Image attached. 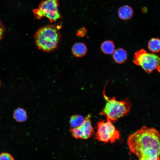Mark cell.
<instances>
[{
  "mask_svg": "<svg viewBox=\"0 0 160 160\" xmlns=\"http://www.w3.org/2000/svg\"><path fill=\"white\" fill-rule=\"evenodd\" d=\"M13 117L17 122H23L27 119V113L26 111L23 108H18L14 111Z\"/></svg>",
  "mask_w": 160,
  "mask_h": 160,
  "instance_id": "11",
  "label": "cell"
},
{
  "mask_svg": "<svg viewBox=\"0 0 160 160\" xmlns=\"http://www.w3.org/2000/svg\"><path fill=\"white\" fill-rule=\"evenodd\" d=\"M59 0H45L42 1L37 8L32 10L35 17L38 20L47 18L50 23L55 22L61 17L58 10Z\"/></svg>",
  "mask_w": 160,
  "mask_h": 160,
  "instance_id": "5",
  "label": "cell"
},
{
  "mask_svg": "<svg viewBox=\"0 0 160 160\" xmlns=\"http://www.w3.org/2000/svg\"><path fill=\"white\" fill-rule=\"evenodd\" d=\"M87 31L84 27H82L79 29L77 33V35L79 36L83 37L86 34Z\"/></svg>",
  "mask_w": 160,
  "mask_h": 160,
  "instance_id": "16",
  "label": "cell"
},
{
  "mask_svg": "<svg viewBox=\"0 0 160 160\" xmlns=\"http://www.w3.org/2000/svg\"><path fill=\"white\" fill-rule=\"evenodd\" d=\"M147 11L146 9V8H145V7L143 8L142 9V11L143 12H145V11Z\"/></svg>",
  "mask_w": 160,
  "mask_h": 160,
  "instance_id": "18",
  "label": "cell"
},
{
  "mask_svg": "<svg viewBox=\"0 0 160 160\" xmlns=\"http://www.w3.org/2000/svg\"><path fill=\"white\" fill-rule=\"evenodd\" d=\"M105 91L104 89L103 95L106 103L100 114L105 116L112 123L127 115L132 106L130 101L128 99L117 100L114 97L110 98L105 95Z\"/></svg>",
  "mask_w": 160,
  "mask_h": 160,
  "instance_id": "3",
  "label": "cell"
},
{
  "mask_svg": "<svg viewBox=\"0 0 160 160\" xmlns=\"http://www.w3.org/2000/svg\"><path fill=\"white\" fill-rule=\"evenodd\" d=\"M72 54L77 57H81L84 56L87 52V48L83 43L78 42L74 44L71 48Z\"/></svg>",
  "mask_w": 160,
  "mask_h": 160,
  "instance_id": "9",
  "label": "cell"
},
{
  "mask_svg": "<svg viewBox=\"0 0 160 160\" xmlns=\"http://www.w3.org/2000/svg\"><path fill=\"white\" fill-rule=\"evenodd\" d=\"M107 120L106 122L103 120L97 123L95 138L104 143H113L119 139L120 132L109 119Z\"/></svg>",
  "mask_w": 160,
  "mask_h": 160,
  "instance_id": "6",
  "label": "cell"
},
{
  "mask_svg": "<svg viewBox=\"0 0 160 160\" xmlns=\"http://www.w3.org/2000/svg\"><path fill=\"white\" fill-rule=\"evenodd\" d=\"M5 31L4 26L0 19V41L2 39Z\"/></svg>",
  "mask_w": 160,
  "mask_h": 160,
  "instance_id": "17",
  "label": "cell"
},
{
  "mask_svg": "<svg viewBox=\"0 0 160 160\" xmlns=\"http://www.w3.org/2000/svg\"><path fill=\"white\" fill-rule=\"evenodd\" d=\"M90 118V115H88L85 118L81 125L78 127L71 129V133L74 137L76 139H86L89 138L93 134L94 131Z\"/></svg>",
  "mask_w": 160,
  "mask_h": 160,
  "instance_id": "7",
  "label": "cell"
},
{
  "mask_svg": "<svg viewBox=\"0 0 160 160\" xmlns=\"http://www.w3.org/2000/svg\"><path fill=\"white\" fill-rule=\"evenodd\" d=\"M61 27L48 25L40 28L34 35L36 46L40 50L50 52L55 50L60 44L61 36L59 31Z\"/></svg>",
  "mask_w": 160,
  "mask_h": 160,
  "instance_id": "2",
  "label": "cell"
},
{
  "mask_svg": "<svg viewBox=\"0 0 160 160\" xmlns=\"http://www.w3.org/2000/svg\"><path fill=\"white\" fill-rule=\"evenodd\" d=\"M1 86V82L0 80V88Z\"/></svg>",
  "mask_w": 160,
  "mask_h": 160,
  "instance_id": "19",
  "label": "cell"
},
{
  "mask_svg": "<svg viewBox=\"0 0 160 160\" xmlns=\"http://www.w3.org/2000/svg\"><path fill=\"white\" fill-rule=\"evenodd\" d=\"M115 46L112 41L107 40L103 42L101 45L102 51L106 54H111L114 52Z\"/></svg>",
  "mask_w": 160,
  "mask_h": 160,
  "instance_id": "13",
  "label": "cell"
},
{
  "mask_svg": "<svg viewBox=\"0 0 160 160\" xmlns=\"http://www.w3.org/2000/svg\"><path fill=\"white\" fill-rule=\"evenodd\" d=\"M148 49L153 52L160 51V39L158 38H153L149 41L148 45Z\"/></svg>",
  "mask_w": 160,
  "mask_h": 160,
  "instance_id": "12",
  "label": "cell"
},
{
  "mask_svg": "<svg viewBox=\"0 0 160 160\" xmlns=\"http://www.w3.org/2000/svg\"><path fill=\"white\" fill-rule=\"evenodd\" d=\"M133 62L137 65L140 66L148 73L155 70L160 73V57L155 54L148 52L143 49L135 53Z\"/></svg>",
  "mask_w": 160,
  "mask_h": 160,
  "instance_id": "4",
  "label": "cell"
},
{
  "mask_svg": "<svg viewBox=\"0 0 160 160\" xmlns=\"http://www.w3.org/2000/svg\"><path fill=\"white\" fill-rule=\"evenodd\" d=\"M118 14L120 19L123 20H127L132 17L134 12L132 7L129 5H125L119 8Z\"/></svg>",
  "mask_w": 160,
  "mask_h": 160,
  "instance_id": "8",
  "label": "cell"
},
{
  "mask_svg": "<svg viewBox=\"0 0 160 160\" xmlns=\"http://www.w3.org/2000/svg\"><path fill=\"white\" fill-rule=\"evenodd\" d=\"M85 119L81 115H76L72 116L70 121V124L72 128L80 126L84 122Z\"/></svg>",
  "mask_w": 160,
  "mask_h": 160,
  "instance_id": "14",
  "label": "cell"
},
{
  "mask_svg": "<svg viewBox=\"0 0 160 160\" xmlns=\"http://www.w3.org/2000/svg\"><path fill=\"white\" fill-rule=\"evenodd\" d=\"M127 144L130 151L140 160H160V132L143 126L130 135Z\"/></svg>",
  "mask_w": 160,
  "mask_h": 160,
  "instance_id": "1",
  "label": "cell"
},
{
  "mask_svg": "<svg viewBox=\"0 0 160 160\" xmlns=\"http://www.w3.org/2000/svg\"><path fill=\"white\" fill-rule=\"evenodd\" d=\"M113 58L117 63L121 64L124 63L127 58V54L124 49L119 48L114 52Z\"/></svg>",
  "mask_w": 160,
  "mask_h": 160,
  "instance_id": "10",
  "label": "cell"
},
{
  "mask_svg": "<svg viewBox=\"0 0 160 160\" xmlns=\"http://www.w3.org/2000/svg\"><path fill=\"white\" fill-rule=\"evenodd\" d=\"M14 159V157L9 153L3 152L0 154V160H13Z\"/></svg>",
  "mask_w": 160,
  "mask_h": 160,
  "instance_id": "15",
  "label": "cell"
}]
</instances>
